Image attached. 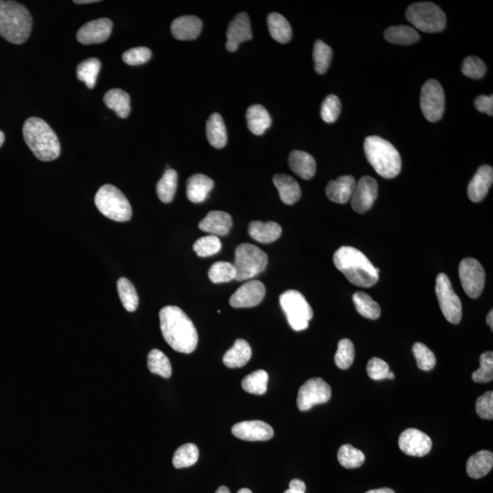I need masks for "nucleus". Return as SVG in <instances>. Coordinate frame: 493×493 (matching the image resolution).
<instances>
[{"label": "nucleus", "instance_id": "79ce46f5", "mask_svg": "<svg viewBox=\"0 0 493 493\" xmlns=\"http://www.w3.org/2000/svg\"><path fill=\"white\" fill-rule=\"evenodd\" d=\"M268 374L264 370L252 372L242 380L244 390L254 395H264L268 388Z\"/></svg>", "mask_w": 493, "mask_h": 493}, {"label": "nucleus", "instance_id": "6e6552de", "mask_svg": "<svg viewBox=\"0 0 493 493\" xmlns=\"http://www.w3.org/2000/svg\"><path fill=\"white\" fill-rule=\"evenodd\" d=\"M406 17L413 26L426 33L441 32L447 23L441 8L431 2H418L409 6Z\"/></svg>", "mask_w": 493, "mask_h": 493}, {"label": "nucleus", "instance_id": "f704fd0d", "mask_svg": "<svg viewBox=\"0 0 493 493\" xmlns=\"http://www.w3.org/2000/svg\"><path fill=\"white\" fill-rule=\"evenodd\" d=\"M179 176L176 170L167 169L156 184V193L163 203L172 202L175 197Z\"/></svg>", "mask_w": 493, "mask_h": 493}, {"label": "nucleus", "instance_id": "39448f33", "mask_svg": "<svg viewBox=\"0 0 493 493\" xmlns=\"http://www.w3.org/2000/svg\"><path fill=\"white\" fill-rule=\"evenodd\" d=\"M364 149L369 164L380 176L392 179L400 175L402 167L400 153L388 141L372 135L365 138Z\"/></svg>", "mask_w": 493, "mask_h": 493}, {"label": "nucleus", "instance_id": "4be33fe9", "mask_svg": "<svg viewBox=\"0 0 493 493\" xmlns=\"http://www.w3.org/2000/svg\"><path fill=\"white\" fill-rule=\"evenodd\" d=\"M202 26L203 23L199 17L183 16L174 20L171 24V32L176 40H196L202 33Z\"/></svg>", "mask_w": 493, "mask_h": 493}, {"label": "nucleus", "instance_id": "f257e3e1", "mask_svg": "<svg viewBox=\"0 0 493 493\" xmlns=\"http://www.w3.org/2000/svg\"><path fill=\"white\" fill-rule=\"evenodd\" d=\"M162 335L176 352L191 354L196 350L199 335L190 318L177 306H165L159 312Z\"/></svg>", "mask_w": 493, "mask_h": 493}, {"label": "nucleus", "instance_id": "13d9d810", "mask_svg": "<svg viewBox=\"0 0 493 493\" xmlns=\"http://www.w3.org/2000/svg\"><path fill=\"white\" fill-rule=\"evenodd\" d=\"M365 493H395V492L394 491H393L392 489L382 488V489L371 490V491H368L367 492H365Z\"/></svg>", "mask_w": 493, "mask_h": 493}, {"label": "nucleus", "instance_id": "c756f323", "mask_svg": "<svg viewBox=\"0 0 493 493\" xmlns=\"http://www.w3.org/2000/svg\"><path fill=\"white\" fill-rule=\"evenodd\" d=\"M493 454L489 450H480L472 455L467 462V473L472 479H480L492 471Z\"/></svg>", "mask_w": 493, "mask_h": 493}, {"label": "nucleus", "instance_id": "7c9ffc66", "mask_svg": "<svg viewBox=\"0 0 493 493\" xmlns=\"http://www.w3.org/2000/svg\"><path fill=\"white\" fill-rule=\"evenodd\" d=\"M206 137L215 149H221L226 146L228 135L223 118L220 114L215 113L208 118L206 122Z\"/></svg>", "mask_w": 493, "mask_h": 493}, {"label": "nucleus", "instance_id": "a18cd8bd", "mask_svg": "<svg viewBox=\"0 0 493 493\" xmlns=\"http://www.w3.org/2000/svg\"><path fill=\"white\" fill-rule=\"evenodd\" d=\"M354 356H356V350L352 341L349 339H342L339 342L335 356V365L342 370H345L353 365Z\"/></svg>", "mask_w": 493, "mask_h": 493}, {"label": "nucleus", "instance_id": "0eeeda50", "mask_svg": "<svg viewBox=\"0 0 493 493\" xmlns=\"http://www.w3.org/2000/svg\"><path fill=\"white\" fill-rule=\"evenodd\" d=\"M236 280L243 282L264 273L268 265V256L264 250L252 244L238 245L235 250Z\"/></svg>", "mask_w": 493, "mask_h": 493}, {"label": "nucleus", "instance_id": "cd10ccee", "mask_svg": "<svg viewBox=\"0 0 493 493\" xmlns=\"http://www.w3.org/2000/svg\"><path fill=\"white\" fill-rule=\"evenodd\" d=\"M252 357V347L243 339H238L234 345L224 354L223 363L227 367L238 368L244 367Z\"/></svg>", "mask_w": 493, "mask_h": 493}, {"label": "nucleus", "instance_id": "9b49d317", "mask_svg": "<svg viewBox=\"0 0 493 493\" xmlns=\"http://www.w3.org/2000/svg\"><path fill=\"white\" fill-rule=\"evenodd\" d=\"M420 107L425 118L431 123L438 122L444 114V90L436 79H429L422 86Z\"/></svg>", "mask_w": 493, "mask_h": 493}, {"label": "nucleus", "instance_id": "bf43d9fd", "mask_svg": "<svg viewBox=\"0 0 493 493\" xmlns=\"http://www.w3.org/2000/svg\"><path fill=\"white\" fill-rule=\"evenodd\" d=\"M486 321H487V324H488V326L490 327H491V329L492 331L493 330V311H492V310H491V311H490L488 315H487Z\"/></svg>", "mask_w": 493, "mask_h": 493}, {"label": "nucleus", "instance_id": "f03ea898", "mask_svg": "<svg viewBox=\"0 0 493 493\" xmlns=\"http://www.w3.org/2000/svg\"><path fill=\"white\" fill-rule=\"evenodd\" d=\"M333 264L351 283L358 287H372L379 282L377 268L356 248L342 246L336 250Z\"/></svg>", "mask_w": 493, "mask_h": 493}, {"label": "nucleus", "instance_id": "09e8293b", "mask_svg": "<svg viewBox=\"0 0 493 493\" xmlns=\"http://www.w3.org/2000/svg\"><path fill=\"white\" fill-rule=\"evenodd\" d=\"M480 367L472 374L475 383H489L493 379V353L492 351L481 354Z\"/></svg>", "mask_w": 493, "mask_h": 493}, {"label": "nucleus", "instance_id": "dca6fc26", "mask_svg": "<svg viewBox=\"0 0 493 493\" xmlns=\"http://www.w3.org/2000/svg\"><path fill=\"white\" fill-rule=\"evenodd\" d=\"M265 294L264 283L257 280H249L232 294L229 304L234 308H250L259 305L264 299Z\"/></svg>", "mask_w": 493, "mask_h": 493}, {"label": "nucleus", "instance_id": "a211bd4d", "mask_svg": "<svg viewBox=\"0 0 493 493\" xmlns=\"http://www.w3.org/2000/svg\"><path fill=\"white\" fill-rule=\"evenodd\" d=\"M113 29V22L106 17L86 23L77 32V40L84 45L103 43L107 40Z\"/></svg>", "mask_w": 493, "mask_h": 493}, {"label": "nucleus", "instance_id": "052dcab7", "mask_svg": "<svg viewBox=\"0 0 493 493\" xmlns=\"http://www.w3.org/2000/svg\"><path fill=\"white\" fill-rule=\"evenodd\" d=\"M75 4H93V3L99 2L98 0H75L73 1Z\"/></svg>", "mask_w": 493, "mask_h": 493}, {"label": "nucleus", "instance_id": "bb28decb", "mask_svg": "<svg viewBox=\"0 0 493 493\" xmlns=\"http://www.w3.org/2000/svg\"><path fill=\"white\" fill-rule=\"evenodd\" d=\"M273 183L279 191L280 199L286 205H294L302 196V190L296 180L285 174L273 176Z\"/></svg>", "mask_w": 493, "mask_h": 493}, {"label": "nucleus", "instance_id": "49530a36", "mask_svg": "<svg viewBox=\"0 0 493 493\" xmlns=\"http://www.w3.org/2000/svg\"><path fill=\"white\" fill-rule=\"evenodd\" d=\"M222 244L217 236L208 235L199 238L195 242L193 249L197 256L206 258V257L213 256L220 252Z\"/></svg>", "mask_w": 493, "mask_h": 493}, {"label": "nucleus", "instance_id": "69168bd1", "mask_svg": "<svg viewBox=\"0 0 493 493\" xmlns=\"http://www.w3.org/2000/svg\"><path fill=\"white\" fill-rule=\"evenodd\" d=\"M395 379V374L393 373V372H389L388 376V379Z\"/></svg>", "mask_w": 493, "mask_h": 493}, {"label": "nucleus", "instance_id": "9d476101", "mask_svg": "<svg viewBox=\"0 0 493 493\" xmlns=\"http://www.w3.org/2000/svg\"><path fill=\"white\" fill-rule=\"evenodd\" d=\"M436 294L446 320L453 324H459L462 319V302L445 273L437 276Z\"/></svg>", "mask_w": 493, "mask_h": 493}, {"label": "nucleus", "instance_id": "f3484780", "mask_svg": "<svg viewBox=\"0 0 493 493\" xmlns=\"http://www.w3.org/2000/svg\"><path fill=\"white\" fill-rule=\"evenodd\" d=\"M252 38V32L249 15L246 13L236 15L227 29V51L230 52L237 51L241 43L250 40Z\"/></svg>", "mask_w": 493, "mask_h": 493}, {"label": "nucleus", "instance_id": "20e7f679", "mask_svg": "<svg viewBox=\"0 0 493 493\" xmlns=\"http://www.w3.org/2000/svg\"><path fill=\"white\" fill-rule=\"evenodd\" d=\"M32 17L20 3L0 0V35L13 44H22L31 33Z\"/></svg>", "mask_w": 493, "mask_h": 493}, {"label": "nucleus", "instance_id": "37998d69", "mask_svg": "<svg viewBox=\"0 0 493 493\" xmlns=\"http://www.w3.org/2000/svg\"><path fill=\"white\" fill-rule=\"evenodd\" d=\"M312 57H314L315 70L318 75H324L332 61V49L324 41L317 40L314 44Z\"/></svg>", "mask_w": 493, "mask_h": 493}, {"label": "nucleus", "instance_id": "5fc2aeb1", "mask_svg": "<svg viewBox=\"0 0 493 493\" xmlns=\"http://www.w3.org/2000/svg\"><path fill=\"white\" fill-rule=\"evenodd\" d=\"M476 412L480 418L492 420L493 418V392L488 391L476 401Z\"/></svg>", "mask_w": 493, "mask_h": 493}, {"label": "nucleus", "instance_id": "2f4dec72", "mask_svg": "<svg viewBox=\"0 0 493 493\" xmlns=\"http://www.w3.org/2000/svg\"><path fill=\"white\" fill-rule=\"evenodd\" d=\"M103 101L106 106L114 110L120 118L128 117L131 112L130 106V96L126 91L120 89H112L105 93Z\"/></svg>", "mask_w": 493, "mask_h": 493}, {"label": "nucleus", "instance_id": "4c0bfd02", "mask_svg": "<svg viewBox=\"0 0 493 493\" xmlns=\"http://www.w3.org/2000/svg\"><path fill=\"white\" fill-rule=\"evenodd\" d=\"M147 367L152 374H158L164 379H169L172 374V367L168 357L158 349H153L147 357Z\"/></svg>", "mask_w": 493, "mask_h": 493}, {"label": "nucleus", "instance_id": "6e6d98bb", "mask_svg": "<svg viewBox=\"0 0 493 493\" xmlns=\"http://www.w3.org/2000/svg\"><path fill=\"white\" fill-rule=\"evenodd\" d=\"M475 107L480 113H486L492 116L493 115V96H480L477 97L474 101Z\"/></svg>", "mask_w": 493, "mask_h": 493}, {"label": "nucleus", "instance_id": "b1692460", "mask_svg": "<svg viewBox=\"0 0 493 493\" xmlns=\"http://www.w3.org/2000/svg\"><path fill=\"white\" fill-rule=\"evenodd\" d=\"M289 167L292 172L304 180L312 179L317 172V162L314 158L310 153L300 150H294L290 153Z\"/></svg>", "mask_w": 493, "mask_h": 493}, {"label": "nucleus", "instance_id": "393cba45", "mask_svg": "<svg viewBox=\"0 0 493 493\" xmlns=\"http://www.w3.org/2000/svg\"><path fill=\"white\" fill-rule=\"evenodd\" d=\"M249 235L254 241L264 244H270L278 240L282 236V227L273 221L261 222V221H252L248 228Z\"/></svg>", "mask_w": 493, "mask_h": 493}, {"label": "nucleus", "instance_id": "1a4fd4ad", "mask_svg": "<svg viewBox=\"0 0 493 493\" xmlns=\"http://www.w3.org/2000/svg\"><path fill=\"white\" fill-rule=\"evenodd\" d=\"M280 303L292 329L300 332L308 328L314 312L300 291L289 290L283 292L280 296Z\"/></svg>", "mask_w": 493, "mask_h": 493}, {"label": "nucleus", "instance_id": "f8f14e48", "mask_svg": "<svg viewBox=\"0 0 493 493\" xmlns=\"http://www.w3.org/2000/svg\"><path fill=\"white\" fill-rule=\"evenodd\" d=\"M460 282L463 290L471 299H477L483 294L485 285V271L477 259L466 258L459 268Z\"/></svg>", "mask_w": 493, "mask_h": 493}, {"label": "nucleus", "instance_id": "2eb2a0df", "mask_svg": "<svg viewBox=\"0 0 493 493\" xmlns=\"http://www.w3.org/2000/svg\"><path fill=\"white\" fill-rule=\"evenodd\" d=\"M398 445L402 453L412 457H424L430 453L432 441L426 433L417 429H407L400 437Z\"/></svg>", "mask_w": 493, "mask_h": 493}, {"label": "nucleus", "instance_id": "a19ab883", "mask_svg": "<svg viewBox=\"0 0 493 493\" xmlns=\"http://www.w3.org/2000/svg\"><path fill=\"white\" fill-rule=\"evenodd\" d=\"M337 457L339 463L345 469L361 467L365 460V454L350 444L342 445L339 448Z\"/></svg>", "mask_w": 493, "mask_h": 493}, {"label": "nucleus", "instance_id": "58836bf2", "mask_svg": "<svg viewBox=\"0 0 493 493\" xmlns=\"http://www.w3.org/2000/svg\"><path fill=\"white\" fill-rule=\"evenodd\" d=\"M117 291L126 311L135 312L139 304V298L134 285L128 279L120 278L117 282Z\"/></svg>", "mask_w": 493, "mask_h": 493}, {"label": "nucleus", "instance_id": "8fccbe9b", "mask_svg": "<svg viewBox=\"0 0 493 493\" xmlns=\"http://www.w3.org/2000/svg\"><path fill=\"white\" fill-rule=\"evenodd\" d=\"M340 100L335 94H331L321 103V116L326 123H335L341 114Z\"/></svg>", "mask_w": 493, "mask_h": 493}, {"label": "nucleus", "instance_id": "473e14b6", "mask_svg": "<svg viewBox=\"0 0 493 493\" xmlns=\"http://www.w3.org/2000/svg\"><path fill=\"white\" fill-rule=\"evenodd\" d=\"M384 36L388 43L397 45H411L418 43L419 34L414 28L410 26H393L386 29Z\"/></svg>", "mask_w": 493, "mask_h": 493}, {"label": "nucleus", "instance_id": "603ef678", "mask_svg": "<svg viewBox=\"0 0 493 493\" xmlns=\"http://www.w3.org/2000/svg\"><path fill=\"white\" fill-rule=\"evenodd\" d=\"M152 57V52L146 47H137L128 50L123 54V61L126 64L137 66L147 63Z\"/></svg>", "mask_w": 493, "mask_h": 493}, {"label": "nucleus", "instance_id": "a878e982", "mask_svg": "<svg viewBox=\"0 0 493 493\" xmlns=\"http://www.w3.org/2000/svg\"><path fill=\"white\" fill-rule=\"evenodd\" d=\"M214 181L202 174L191 176L187 181V197L193 203L205 202L213 190Z\"/></svg>", "mask_w": 493, "mask_h": 493}, {"label": "nucleus", "instance_id": "ea45409f", "mask_svg": "<svg viewBox=\"0 0 493 493\" xmlns=\"http://www.w3.org/2000/svg\"><path fill=\"white\" fill-rule=\"evenodd\" d=\"M199 457V448L193 443L182 445L176 450L173 457V465L176 469L190 467L196 464Z\"/></svg>", "mask_w": 493, "mask_h": 493}, {"label": "nucleus", "instance_id": "5701e85b", "mask_svg": "<svg viewBox=\"0 0 493 493\" xmlns=\"http://www.w3.org/2000/svg\"><path fill=\"white\" fill-rule=\"evenodd\" d=\"M356 182L352 176H342L332 180L326 187V196L331 202L347 204L352 197Z\"/></svg>", "mask_w": 493, "mask_h": 493}, {"label": "nucleus", "instance_id": "e2e57ef3", "mask_svg": "<svg viewBox=\"0 0 493 493\" xmlns=\"http://www.w3.org/2000/svg\"><path fill=\"white\" fill-rule=\"evenodd\" d=\"M5 141V135L4 132L0 130V147L2 146L3 143H4Z\"/></svg>", "mask_w": 493, "mask_h": 493}, {"label": "nucleus", "instance_id": "423d86ee", "mask_svg": "<svg viewBox=\"0 0 493 493\" xmlns=\"http://www.w3.org/2000/svg\"><path fill=\"white\" fill-rule=\"evenodd\" d=\"M94 202L98 211L112 220L126 222L132 218L128 199L113 185H105L97 192Z\"/></svg>", "mask_w": 493, "mask_h": 493}, {"label": "nucleus", "instance_id": "338daca9", "mask_svg": "<svg viewBox=\"0 0 493 493\" xmlns=\"http://www.w3.org/2000/svg\"><path fill=\"white\" fill-rule=\"evenodd\" d=\"M285 493H306V492L292 491V490L289 489V490H287V491H285Z\"/></svg>", "mask_w": 493, "mask_h": 493}, {"label": "nucleus", "instance_id": "ddd939ff", "mask_svg": "<svg viewBox=\"0 0 493 493\" xmlns=\"http://www.w3.org/2000/svg\"><path fill=\"white\" fill-rule=\"evenodd\" d=\"M332 395L331 386L326 381L317 377L304 383L298 392L297 406L301 411H307L312 407L328 402Z\"/></svg>", "mask_w": 493, "mask_h": 493}, {"label": "nucleus", "instance_id": "3c124183", "mask_svg": "<svg viewBox=\"0 0 493 493\" xmlns=\"http://www.w3.org/2000/svg\"><path fill=\"white\" fill-rule=\"evenodd\" d=\"M462 70L469 78L479 79L485 75L486 65L480 58L469 56L463 61Z\"/></svg>", "mask_w": 493, "mask_h": 493}, {"label": "nucleus", "instance_id": "4468645a", "mask_svg": "<svg viewBox=\"0 0 493 493\" xmlns=\"http://www.w3.org/2000/svg\"><path fill=\"white\" fill-rule=\"evenodd\" d=\"M379 196V184L371 176H363L354 188L351 205L354 211L363 214L373 206Z\"/></svg>", "mask_w": 493, "mask_h": 493}, {"label": "nucleus", "instance_id": "412c9836", "mask_svg": "<svg viewBox=\"0 0 493 493\" xmlns=\"http://www.w3.org/2000/svg\"><path fill=\"white\" fill-rule=\"evenodd\" d=\"M233 226L232 215L227 212L213 211L209 212L205 218L200 221L199 228L202 232H208L211 235L227 236Z\"/></svg>", "mask_w": 493, "mask_h": 493}, {"label": "nucleus", "instance_id": "aec40b11", "mask_svg": "<svg viewBox=\"0 0 493 493\" xmlns=\"http://www.w3.org/2000/svg\"><path fill=\"white\" fill-rule=\"evenodd\" d=\"M493 183V169L490 165H481L468 185V197L472 202H483Z\"/></svg>", "mask_w": 493, "mask_h": 493}, {"label": "nucleus", "instance_id": "864d4df0", "mask_svg": "<svg viewBox=\"0 0 493 493\" xmlns=\"http://www.w3.org/2000/svg\"><path fill=\"white\" fill-rule=\"evenodd\" d=\"M367 371L369 377L373 380H383L388 379L389 365L384 360L373 357L369 360Z\"/></svg>", "mask_w": 493, "mask_h": 493}, {"label": "nucleus", "instance_id": "e433bc0d", "mask_svg": "<svg viewBox=\"0 0 493 493\" xmlns=\"http://www.w3.org/2000/svg\"><path fill=\"white\" fill-rule=\"evenodd\" d=\"M100 69H101V61L98 59H88L82 61L77 67V77L79 81L85 82L88 88L93 89L96 86Z\"/></svg>", "mask_w": 493, "mask_h": 493}, {"label": "nucleus", "instance_id": "72a5a7b5", "mask_svg": "<svg viewBox=\"0 0 493 493\" xmlns=\"http://www.w3.org/2000/svg\"><path fill=\"white\" fill-rule=\"evenodd\" d=\"M268 28L271 37L280 43H288L291 40L292 31L287 20L276 13H271L267 19Z\"/></svg>", "mask_w": 493, "mask_h": 493}, {"label": "nucleus", "instance_id": "0e129e2a", "mask_svg": "<svg viewBox=\"0 0 493 493\" xmlns=\"http://www.w3.org/2000/svg\"><path fill=\"white\" fill-rule=\"evenodd\" d=\"M238 493H253V492L252 491H250V489L243 488V489H241L240 491L238 492Z\"/></svg>", "mask_w": 493, "mask_h": 493}, {"label": "nucleus", "instance_id": "c9c22d12", "mask_svg": "<svg viewBox=\"0 0 493 493\" xmlns=\"http://www.w3.org/2000/svg\"><path fill=\"white\" fill-rule=\"evenodd\" d=\"M353 301L356 311L362 317L371 320H377L381 315L379 304L374 302L367 294L364 291H357L354 294Z\"/></svg>", "mask_w": 493, "mask_h": 493}, {"label": "nucleus", "instance_id": "4d7b16f0", "mask_svg": "<svg viewBox=\"0 0 493 493\" xmlns=\"http://www.w3.org/2000/svg\"><path fill=\"white\" fill-rule=\"evenodd\" d=\"M289 486H290V490H292V491H296V492H305L306 491V485L305 483H303V480H298V479H294L292 480L289 484Z\"/></svg>", "mask_w": 493, "mask_h": 493}, {"label": "nucleus", "instance_id": "680f3d73", "mask_svg": "<svg viewBox=\"0 0 493 493\" xmlns=\"http://www.w3.org/2000/svg\"><path fill=\"white\" fill-rule=\"evenodd\" d=\"M215 493H230L229 489L226 486H221Z\"/></svg>", "mask_w": 493, "mask_h": 493}, {"label": "nucleus", "instance_id": "6ab92c4d", "mask_svg": "<svg viewBox=\"0 0 493 493\" xmlns=\"http://www.w3.org/2000/svg\"><path fill=\"white\" fill-rule=\"evenodd\" d=\"M232 432L236 438L246 441H266L274 435L273 427L261 420L240 422L232 427Z\"/></svg>", "mask_w": 493, "mask_h": 493}, {"label": "nucleus", "instance_id": "c85d7f7f", "mask_svg": "<svg viewBox=\"0 0 493 493\" xmlns=\"http://www.w3.org/2000/svg\"><path fill=\"white\" fill-rule=\"evenodd\" d=\"M246 119L250 131L256 135H264L271 126V115L261 105L250 106L247 110Z\"/></svg>", "mask_w": 493, "mask_h": 493}, {"label": "nucleus", "instance_id": "de8ad7c7", "mask_svg": "<svg viewBox=\"0 0 493 493\" xmlns=\"http://www.w3.org/2000/svg\"><path fill=\"white\" fill-rule=\"evenodd\" d=\"M413 354L417 360L418 367L420 370L430 371L435 367L437 360L435 354L427 345L422 342H416L412 347Z\"/></svg>", "mask_w": 493, "mask_h": 493}, {"label": "nucleus", "instance_id": "7ed1b4c3", "mask_svg": "<svg viewBox=\"0 0 493 493\" xmlns=\"http://www.w3.org/2000/svg\"><path fill=\"white\" fill-rule=\"evenodd\" d=\"M23 137L26 146L38 160L52 161L60 156L61 144L57 135L40 118L31 117L26 121L23 126Z\"/></svg>", "mask_w": 493, "mask_h": 493}, {"label": "nucleus", "instance_id": "c03bdc74", "mask_svg": "<svg viewBox=\"0 0 493 493\" xmlns=\"http://www.w3.org/2000/svg\"><path fill=\"white\" fill-rule=\"evenodd\" d=\"M237 273L234 265L227 261L215 262L208 271V278L213 283H226L235 280Z\"/></svg>", "mask_w": 493, "mask_h": 493}]
</instances>
